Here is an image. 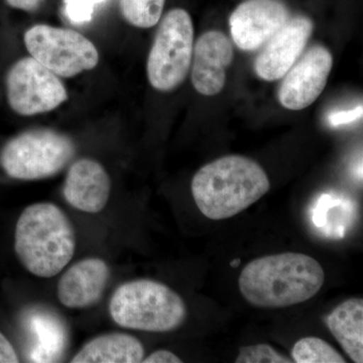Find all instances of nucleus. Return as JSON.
I'll return each instance as SVG.
<instances>
[{
    "label": "nucleus",
    "mask_w": 363,
    "mask_h": 363,
    "mask_svg": "<svg viewBox=\"0 0 363 363\" xmlns=\"http://www.w3.org/2000/svg\"><path fill=\"white\" fill-rule=\"evenodd\" d=\"M323 267L310 255L285 252L252 260L241 272L238 286L250 304L286 308L307 302L324 285Z\"/></svg>",
    "instance_id": "nucleus-1"
},
{
    "label": "nucleus",
    "mask_w": 363,
    "mask_h": 363,
    "mask_svg": "<svg viewBox=\"0 0 363 363\" xmlns=\"http://www.w3.org/2000/svg\"><path fill=\"white\" fill-rule=\"evenodd\" d=\"M271 188L257 162L241 156L222 157L196 173L191 190L200 211L211 220H224L245 211Z\"/></svg>",
    "instance_id": "nucleus-2"
},
{
    "label": "nucleus",
    "mask_w": 363,
    "mask_h": 363,
    "mask_svg": "<svg viewBox=\"0 0 363 363\" xmlns=\"http://www.w3.org/2000/svg\"><path fill=\"white\" fill-rule=\"evenodd\" d=\"M14 250L26 271L38 278H52L75 255V228L56 204L35 203L16 222Z\"/></svg>",
    "instance_id": "nucleus-3"
},
{
    "label": "nucleus",
    "mask_w": 363,
    "mask_h": 363,
    "mask_svg": "<svg viewBox=\"0 0 363 363\" xmlns=\"http://www.w3.org/2000/svg\"><path fill=\"white\" fill-rule=\"evenodd\" d=\"M109 314L123 328L164 333L183 325L187 307L169 286L152 279H135L116 289Z\"/></svg>",
    "instance_id": "nucleus-4"
},
{
    "label": "nucleus",
    "mask_w": 363,
    "mask_h": 363,
    "mask_svg": "<svg viewBox=\"0 0 363 363\" xmlns=\"http://www.w3.org/2000/svg\"><path fill=\"white\" fill-rule=\"evenodd\" d=\"M75 154V143L68 135L52 130H33L4 145L0 164L7 175L16 180H42L65 169Z\"/></svg>",
    "instance_id": "nucleus-5"
},
{
    "label": "nucleus",
    "mask_w": 363,
    "mask_h": 363,
    "mask_svg": "<svg viewBox=\"0 0 363 363\" xmlns=\"http://www.w3.org/2000/svg\"><path fill=\"white\" fill-rule=\"evenodd\" d=\"M194 28L182 9L169 11L160 23L147 59L150 85L160 91L175 89L187 77L192 63Z\"/></svg>",
    "instance_id": "nucleus-6"
},
{
    "label": "nucleus",
    "mask_w": 363,
    "mask_h": 363,
    "mask_svg": "<svg viewBox=\"0 0 363 363\" xmlns=\"http://www.w3.org/2000/svg\"><path fill=\"white\" fill-rule=\"evenodd\" d=\"M25 44L33 59L59 77L71 78L92 70L99 61L93 43L67 28L33 26L26 33Z\"/></svg>",
    "instance_id": "nucleus-7"
},
{
    "label": "nucleus",
    "mask_w": 363,
    "mask_h": 363,
    "mask_svg": "<svg viewBox=\"0 0 363 363\" xmlns=\"http://www.w3.org/2000/svg\"><path fill=\"white\" fill-rule=\"evenodd\" d=\"M7 100L11 109L30 116L54 111L68 99L58 76L30 57L16 62L6 77Z\"/></svg>",
    "instance_id": "nucleus-8"
},
{
    "label": "nucleus",
    "mask_w": 363,
    "mask_h": 363,
    "mask_svg": "<svg viewBox=\"0 0 363 363\" xmlns=\"http://www.w3.org/2000/svg\"><path fill=\"white\" fill-rule=\"evenodd\" d=\"M333 66L331 52L316 45L284 76L279 90L281 104L290 111L307 108L323 92Z\"/></svg>",
    "instance_id": "nucleus-9"
},
{
    "label": "nucleus",
    "mask_w": 363,
    "mask_h": 363,
    "mask_svg": "<svg viewBox=\"0 0 363 363\" xmlns=\"http://www.w3.org/2000/svg\"><path fill=\"white\" fill-rule=\"evenodd\" d=\"M290 18L281 0H247L229 18L233 42L243 51H255Z\"/></svg>",
    "instance_id": "nucleus-10"
},
{
    "label": "nucleus",
    "mask_w": 363,
    "mask_h": 363,
    "mask_svg": "<svg viewBox=\"0 0 363 363\" xmlns=\"http://www.w3.org/2000/svg\"><path fill=\"white\" fill-rule=\"evenodd\" d=\"M312 32L313 23L307 16L289 18L255 60L257 75L266 81L283 78L300 58Z\"/></svg>",
    "instance_id": "nucleus-11"
},
{
    "label": "nucleus",
    "mask_w": 363,
    "mask_h": 363,
    "mask_svg": "<svg viewBox=\"0 0 363 363\" xmlns=\"http://www.w3.org/2000/svg\"><path fill=\"white\" fill-rule=\"evenodd\" d=\"M233 59L230 40L218 30L203 33L193 48V85L200 94L214 96L225 85L226 70Z\"/></svg>",
    "instance_id": "nucleus-12"
},
{
    "label": "nucleus",
    "mask_w": 363,
    "mask_h": 363,
    "mask_svg": "<svg viewBox=\"0 0 363 363\" xmlns=\"http://www.w3.org/2000/svg\"><path fill=\"white\" fill-rule=\"evenodd\" d=\"M111 269L104 259L89 257L69 267L59 279L57 295L69 309H86L104 297Z\"/></svg>",
    "instance_id": "nucleus-13"
},
{
    "label": "nucleus",
    "mask_w": 363,
    "mask_h": 363,
    "mask_svg": "<svg viewBox=\"0 0 363 363\" xmlns=\"http://www.w3.org/2000/svg\"><path fill=\"white\" fill-rule=\"evenodd\" d=\"M111 193V178L100 162L81 159L72 164L63 187L70 206L85 213H99L106 207Z\"/></svg>",
    "instance_id": "nucleus-14"
},
{
    "label": "nucleus",
    "mask_w": 363,
    "mask_h": 363,
    "mask_svg": "<svg viewBox=\"0 0 363 363\" xmlns=\"http://www.w3.org/2000/svg\"><path fill=\"white\" fill-rule=\"evenodd\" d=\"M145 358L142 342L125 333L97 336L73 357V363H138Z\"/></svg>",
    "instance_id": "nucleus-15"
},
{
    "label": "nucleus",
    "mask_w": 363,
    "mask_h": 363,
    "mask_svg": "<svg viewBox=\"0 0 363 363\" xmlns=\"http://www.w3.org/2000/svg\"><path fill=\"white\" fill-rule=\"evenodd\" d=\"M327 326L348 357L363 362V301L352 298L339 304L326 317Z\"/></svg>",
    "instance_id": "nucleus-16"
},
{
    "label": "nucleus",
    "mask_w": 363,
    "mask_h": 363,
    "mask_svg": "<svg viewBox=\"0 0 363 363\" xmlns=\"http://www.w3.org/2000/svg\"><path fill=\"white\" fill-rule=\"evenodd\" d=\"M166 0H121V14L131 26L140 28L155 26L161 20Z\"/></svg>",
    "instance_id": "nucleus-17"
},
{
    "label": "nucleus",
    "mask_w": 363,
    "mask_h": 363,
    "mask_svg": "<svg viewBox=\"0 0 363 363\" xmlns=\"http://www.w3.org/2000/svg\"><path fill=\"white\" fill-rule=\"evenodd\" d=\"M293 362L297 363H345L342 355L318 337H304L294 345Z\"/></svg>",
    "instance_id": "nucleus-18"
},
{
    "label": "nucleus",
    "mask_w": 363,
    "mask_h": 363,
    "mask_svg": "<svg viewBox=\"0 0 363 363\" xmlns=\"http://www.w3.org/2000/svg\"><path fill=\"white\" fill-rule=\"evenodd\" d=\"M236 363H291L285 355L272 348L269 344L245 346L240 350Z\"/></svg>",
    "instance_id": "nucleus-19"
},
{
    "label": "nucleus",
    "mask_w": 363,
    "mask_h": 363,
    "mask_svg": "<svg viewBox=\"0 0 363 363\" xmlns=\"http://www.w3.org/2000/svg\"><path fill=\"white\" fill-rule=\"evenodd\" d=\"M65 13L68 20L75 25L92 21L95 4L90 0H64Z\"/></svg>",
    "instance_id": "nucleus-20"
},
{
    "label": "nucleus",
    "mask_w": 363,
    "mask_h": 363,
    "mask_svg": "<svg viewBox=\"0 0 363 363\" xmlns=\"http://www.w3.org/2000/svg\"><path fill=\"white\" fill-rule=\"evenodd\" d=\"M363 112L362 104L357 105L355 108L348 111H334L328 116V123L332 126H340L344 124L354 123L362 118Z\"/></svg>",
    "instance_id": "nucleus-21"
},
{
    "label": "nucleus",
    "mask_w": 363,
    "mask_h": 363,
    "mask_svg": "<svg viewBox=\"0 0 363 363\" xmlns=\"http://www.w3.org/2000/svg\"><path fill=\"white\" fill-rule=\"evenodd\" d=\"M20 362L18 353L9 342V339L0 332V363H16Z\"/></svg>",
    "instance_id": "nucleus-22"
},
{
    "label": "nucleus",
    "mask_w": 363,
    "mask_h": 363,
    "mask_svg": "<svg viewBox=\"0 0 363 363\" xmlns=\"http://www.w3.org/2000/svg\"><path fill=\"white\" fill-rule=\"evenodd\" d=\"M145 363H181L180 357L169 350H157L150 354L147 358H143Z\"/></svg>",
    "instance_id": "nucleus-23"
},
{
    "label": "nucleus",
    "mask_w": 363,
    "mask_h": 363,
    "mask_svg": "<svg viewBox=\"0 0 363 363\" xmlns=\"http://www.w3.org/2000/svg\"><path fill=\"white\" fill-rule=\"evenodd\" d=\"M44 0H6L9 6L25 11H33L39 9Z\"/></svg>",
    "instance_id": "nucleus-24"
},
{
    "label": "nucleus",
    "mask_w": 363,
    "mask_h": 363,
    "mask_svg": "<svg viewBox=\"0 0 363 363\" xmlns=\"http://www.w3.org/2000/svg\"><path fill=\"white\" fill-rule=\"evenodd\" d=\"M92 4H94L95 6H97V4H104V1H106V0H90Z\"/></svg>",
    "instance_id": "nucleus-25"
},
{
    "label": "nucleus",
    "mask_w": 363,
    "mask_h": 363,
    "mask_svg": "<svg viewBox=\"0 0 363 363\" xmlns=\"http://www.w3.org/2000/svg\"><path fill=\"white\" fill-rule=\"evenodd\" d=\"M240 259H235V260H233V262H231V266L233 267H235L236 264H240Z\"/></svg>",
    "instance_id": "nucleus-26"
}]
</instances>
